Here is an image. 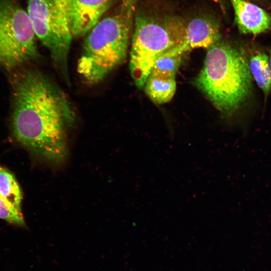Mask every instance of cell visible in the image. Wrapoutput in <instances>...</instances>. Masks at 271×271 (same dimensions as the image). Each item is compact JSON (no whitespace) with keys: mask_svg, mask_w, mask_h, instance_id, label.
Listing matches in <instances>:
<instances>
[{"mask_svg":"<svg viewBox=\"0 0 271 271\" xmlns=\"http://www.w3.org/2000/svg\"><path fill=\"white\" fill-rule=\"evenodd\" d=\"M183 55L168 56L163 55L156 61L151 73L167 77H176Z\"/></svg>","mask_w":271,"mask_h":271,"instance_id":"4fadbf2b","label":"cell"},{"mask_svg":"<svg viewBox=\"0 0 271 271\" xmlns=\"http://www.w3.org/2000/svg\"><path fill=\"white\" fill-rule=\"evenodd\" d=\"M0 219L8 222L25 227L26 223L22 212H20L11 206L0 195Z\"/></svg>","mask_w":271,"mask_h":271,"instance_id":"5bb4252c","label":"cell"},{"mask_svg":"<svg viewBox=\"0 0 271 271\" xmlns=\"http://www.w3.org/2000/svg\"><path fill=\"white\" fill-rule=\"evenodd\" d=\"M234 12V20L239 32L258 35L271 27V16L258 6L245 0H230Z\"/></svg>","mask_w":271,"mask_h":271,"instance_id":"9c48e42d","label":"cell"},{"mask_svg":"<svg viewBox=\"0 0 271 271\" xmlns=\"http://www.w3.org/2000/svg\"><path fill=\"white\" fill-rule=\"evenodd\" d=\"M27 12L14 0H0V66L13 70L39 58Z\"/></svg>","mask_w":271,"mask_h":271,"instance_id":"5b68a950","label":"cell"},{"mask_svg":"<svg viewBox=\"0 0 271 271\" xmlns=\"http://www.w3.org/2000/svg\"><path fill=\"white\" fill-rule=\"evenodd\" d=\"M139 0H121L119 12L129 21L133 22Z\"/></svg>","mask_w":271,"mask_h":271,"instance_id":"9a60e30c","label":"cell"},{"mask_svg":"<svg viewBox=\"0 0 271 271\" xmlns=\"http://www.w3.org/2000/svg\"><path fill=\"white\" fill-rule=\"evenodd\" d=\"M0 195L12 207L22 212L20 188L13 174L0 167Z\"/></svg>","mask_w":271,"mask_h":271,"instance_id":"7c38bea8","label":"cell"},{"mask_svg":"<svg viewBox=\"0 0 271 271\" xmlns=\"http://www.w3.org/2000/svg\"><path fill=\"white\" fill-rule=\"evenodd\" d=\"M252 78L244 51L220 41L208 49L203 68L193 83L222 117L229 118L250 98Z\"/></svg>","mask_w":271,"mask_h":271,"instance_id":"7a4b0ae2","label":"cell"},{"mask_svg":"<svg viewBox=\"0 0 271 271\" xmlns=\"http://www.w3.org/2000/svg\"><path fill=\"white\" fill-rule=\"evenodd\" d=\"M129 53L131 76L139 89L144 87L156 61L181 44L187 22L179 16L136 10Z\"/></svg>","mask_w":271,"mask_h":271,"instance_id":"3957f363","label":"cell"},{"mask_svg":"<svg viewBox=\"0 0 271 271\" xmlns=\"http://www.w3.org/2000/svg\"><path fill=\"white\" fill-rule=\"evenodd\" d=\"M36 37L69 82L68 58L73 36L55 0H27Z\"/></svg>","mask_w":271,"mask_h":271,"instance_id":"8992f818","label":"cell"},{"mask_svg":"<svg viewBox=\"0 0 271 271\" xmlns=\"http://www.w3.org/2000/svg\"><path fill=\"white\" fill-rule=\"evenodd\" d=\"M221 33L218 22L210 16H198L187 22L182 42L164 55H184L194 49H208L220 41Z\"/></svg>","mask_w":271,"mask_h":271,"instance_id":"ba28073f","label":"cell"},{"mask_svg":"<svg viewBox=\"0 0 271 271\" xmlns=\"http://www.w3.org/2000/svg\"><path fill=\"white\" fill-rule=\"evenodd\" d=\"M73 37L85 36L115 0H55Z\"/></svg>","mask_w":271,"mask_h":271,"instance_id":"52a82bcc","label":"cell"},{"mask_svg":"<svg viewBox=\"0 0 271 271\" xmlns=\"http://www.w3.org/2000/svg\"><path fill=\"white\" fill-rule=\"evenodd\" d=\"M248 64L252 77L266 99L271 92V69L268 55L262 51H255L249 57Z\"/></svg>","mask_w":271,"mask_h":271,"instance_id":"8fae6325","label":"cell"},{"mask_svg":"<svg viewBox=\"0 0 271 271\" xmlns=\"http://www.w3.org/2000/svg\"><path fill=\"white\" fill-rule=\"evenodd\" d=\"M144 87L147 94L154 103L164 104L170 101L175 93L176 77L151 73Z\"/></svg>","mask_w":271,"mask_h":271,"instance_id":"30bf717a","label":"cell"},{"mask_svg":"<svg viewBox=\"0 0 271 271\" xmlns=\"http://www.w3.org/2000/svg\"><path fill=\"white\" fill-rule=\"evenodd\" d=\"M216 3H220V0H212Z\"/></svg>","mask_w":271,"mask_h":271,"instance_id":"2e32d148","label":"cell"},{"mask_svg":"<svg viewBox=\"0 0 271 271\" xmlns=\"http://www.w3.org/2000/svg\"><path fill=\"white\" fill-rule=\"evenodd\" d=\"M132 25L119 11L101 19L87 34L77 66L86 82L99 83L124 61Z\"/></svg>","mask_w":271,"mask_h":271,"instance_id":"277c9868","label":"cell"},{"mask_svg":"<svg viewBox=\"0 0 271 271\" xmlns=\"http://www.w3.org/2000/svg\"><path fill=\"white\" fill-rule=\"evenodd\" d=\"M13 84L12 124L15 139L45 161L63 163L68 152L67 131L76 119L69 99L38 70L20 73Z\"/></svg>","mask_w":271,"mask_h":271,"instance_id":"6da1fadb","label":"cell"}]
</instances>
